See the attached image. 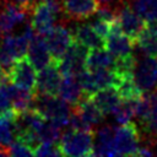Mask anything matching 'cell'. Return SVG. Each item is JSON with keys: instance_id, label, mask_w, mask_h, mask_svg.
<instances>
[{"instance_id": "1", "label": "cell", "mask_w": 157, "mask_h": 157, "mask_svg": "<svg viewBox=\"0 0 157 157\" xmlns=\"http://www.w3.org/2000/svg\"><path fill=\"white\" fill-rule=\"evenodd\" d=\"M58 147L61 152V156H93L94 130L80 131L70 128L64 134H61Z\"/></svg>"}, {"instance_id": "2", "label": "cell", "mask_w": 157, "mask_h": 157, "mask_svg": "<svg viewBox=\"0 0 157 157\" xmlns=\"http://www.w3.org/2000/svg\"><path fill=\"white\" fill-rule=\"evenodd\" d=\"M33 108H36L48 120L53 121L60 128H64L69 124L71 109L69 103L63 98H58L56 96L50 94L36 93Z\"/></svg>"}, {"instance_id": "3", "label": "cell", "mask_w": 157, "mask_h": 157, "mask_svg": "<svg viewBox=\"0 0 157 157\" xmlns=\"http://www.w3.org/2000/svg\"><path fill=\"white\" fill-rule=\"evenodd\" d=\"M61 13L63 10L59 0L38 1L31 12L29 23L37 33L45 36L56 25L58 17Z\"/></svg>"}, {"instance_id": "4", "label": "cell", "mask_w": 157, "mask_h": 157, "mask_svg": "<svg viewBox=\"0 0 157 157\" xmlns=\"http://www.w3.org/2000/svg\"><path fill=\"white\" fill-rule=\"evenodd\" d=\"M141 134L135 123L128 121L115 129L114 148L118 156H137Z\"/></svg>"}, {"instance_id": "5", "label": "cell", "mask_w": 157, "mask_h": 157, "mask_svg": "<svg viewBox=\"0 0 157 157\" xmlns=\"http://www.w3.org/2000/svg\"><path fill=\"white\" fill-rule=\"evenodd\" d=\"M1 78H6L10 82L28 90L36 92L37 86V69L31 63V60L26 56L18 58L13 61L9 71L4 72V76Z\"/></svg>"}, {"instance_id": "6", "label": "cell", "mask_w": 157, "mask_h": 157, "mask_svg": "<svg viewBox=\"0 0 157 157\" xmlns=\"http://www.w3.org/2000/svg\"><path fill=\"white\" fill-rule=\"evenodd\" d=\"M29 39L22 33L20 36H4L0 43V63L2 65L4 72L9 71L11 65L18 58L26 56L28 52Z\"/></svg>"}, {"instance_id": "7", "label": "cell", "mask_w": 157, "mask_h": 157, "mask_svg": "<svg viewBox=\"0 0 157 157\" xmlns=\"http://www.w3.org/2000/svg\"><path fill=\"white\" fill-rule=\"evenodd\" d=\"M87 53L88 49L85 45L74 40L65 54L60 58V60L56 61L61 75H77L78 72L85 70Z\"/></svg>"}, {"instance_id": "8", "label": "cell", "mask_w": 157, "mask_h": 157, "mask_svg": "<svg viewBox=\"0 0 157 157\" xmlns=\"http://www.w3.org/2000/svg\"><path fill=\"white\" fill-rule=\"evenodd\" d=\"M132 75L137 87L144 93L153 90L157 85V58L147 55L139 61L136 60Z\"/></svg>"}, {"instance_id": "9", "label": "cell", "mask_w": 157, "mask_h": 157, "mask_svg": "<svg viewBox=\"0 0 157 157\" xmlns=\"http://www.w3.org/2000/svg\"><path fill=\"white\" fill-rule=\"evenodd\" d=\"M135 44V40L123 32L118 21L112 23L110 32L104 39V48L110 54H113L115 58H125L132 55V47Z\"/></svg>"}, {"instance_id": "10", "label": "cell", "mask_w": 157, "mask_h": 157, "mask_svg": "<svg viewBox=\"0 0 157 157\" xmlns=\"http://www.w3.org/2000/svg\"><path fill=\"white\" fill-rule=\"evenodd\" d=\"M118 7V17L117 21L119 26L121 27L123 32L128 34L130 38H132L136 43V39L141 31L146 26V20L142 18L139 13H136L132 7L128 4V1H123L117 5Z\"/></svg>"}, {"instance_id": "11", "label": "cell", "mask_w": 157, "mask_h": 157, "mask_svg": "<svg viewBox=\"0 0 157 157\" xmlns=\"http://www.w3.org/2000/svg\"><path fill=\"white\" fill-rule=\"evenodd\" d=\"M45 39L54 61H59L74 42L72 32L63 23H56L53 29L45 34Z\"/></svg>"}, {"instance_id": "12", "label": "cell", "mask_w": 157, "mask_h": 157, "mask_svg": "<svg viewBox=\"0 0 157 157\" xmlns=\"http://www.w3.org/2000/svg\"><path fill=\"white\" fill-rule=\"evenodd\" d=\"M63 15L74 21H83L98 11L99 0H59Z\"/></svg>"}, {"instance_id": "13", "label": "cell", "mask_w": 157, "mask_h": 157, "mask_svg": "<svg viewBox=\"0 0 157 157\" xmlns=\"http://www.w3.org/2000/svg\"><path fill=\"white\" fill-rule=\"evenodd\" d=\"M61 72L59 70L58 63L52 61L45 67L39 70V74L37 75V86H36V93L40 94H50L56 96L59 94V87L61 82Z\"/></svg>"}, {"instance_id": "14", "label": "cell", "mask_w": 157, "mask_h": 157, "mask_svg": "<svg viewBox=\"0 0 157 157\" xmlns=\"http://www.w3.org/2000/svg\"><path fill=\"white\" fill-rule=\"evenodd\" d=\"M27 53H28V59L37 70H42L53 61V56L47 44V39L43 37V34L39 33L34 34V37L29 40Z\"/></svg>"}, {"instance_id": "15", "label": "cell", "mask_w": 157, "mask_h": 157, "mask_svg": "<svg viewBox=\"0 0 157 157\" xmlns=\"http://www.w3.org/2000/svg\"><path fill=\"white\" fill-rule=\"evenodd\" d=\"M115 129L110 125H103L94 134L93 156H118L114 148Z\"/></svg>"}, {"instance_id": "16", "label": "cell", "mask_w": 157, "mask_h": 157, "mask_svg": "<svg viewBox=\"0 0 157 157\" xmlns=\"http://www.w3.org/2000/svg\"><path fill=\"white\" fill-rule=\"evenodd\" d=\"M71 32H72L74 40L85 45L87 49H94V48H103L104 47V39L97 34V32L93 29L91 23L76 25L74 27V29H71Z\"/></svg>"}, {"instance_id": "17", "label": "cell", "mask_w": 157, "mask_h": 157, "mask_svg": "<svg viewBox=\"0 0 157 157\" xmlns=\"http://www.w3.org/2000/svg\"><path fill=\"white\" fill-rule=\"evenodd\" d=\"M59 94L64 101H66L71 105L77 104L82 98L87 97L83 93L82 87H81L76 75H64L63 76L60 87H59Z\"/></svg>"}, {"instance_id": "18", "label": "cell", "mask_w": 157, "mask_h": 157, "mask_svg": "<svg viewBox=\"0 0 157 157\" xmlns=\"http://www.w3.org/2000/svg\"><path fill=\"white\" fill-rule=\"evenodd\" d=\"M72 110L76 112L86 123H88L91 126L98 125L103 121L104 113L97 107V104L92 101L91 97L82 98L77 104L72 105Z\"/></svg>"}, {"instance_id": "19", "label": "cell", "mask_w": 157, "mask_h": 157, "mask_svg": "<svg viewBox=\"0 0 157 157\" xmlns=\"http://www.w3.org/2000/svg\"><path fill=\"white\" fill-rule=\"evenodd\" d=\"M115 56L110 54L107 49L94 48L88 49L86 56V69L90 71H94L98 69H114L115 67Z\"/></svg>"}, {"instance_id": "20", "label": "cell", "mask_w": 157, "mask_h": 157, "mask_svg": "<svg viewBox=\"0 0 157 157\" xmlns=\"http://www.w3.org/2000/svg\"><path fill=\"white\" fill-rule=\"evenodd\" d=\"M136 44L146 55L157 58V20L146 23L136 39Z\"/></svg>"}, {"instance_id": "21", "label": "cell", "mask_w": 157, "mask_h": 157, "mask_svg": "<svg viewBox=\"0 0 157 157\" xmlns=\"http://www.w3.org/2000/svg\"><path fill=\"white\" fill-rule=\"evenodd\" d=\"M91 98L104 114L113 113V110L117 108V105L121 101V97L117 87L114 86L98 90L93 96H91Z\"/></svg>"}, {"instance_id": "22", "label": "cell", "mask_w": 157, "mask_h": 157, "mask_svg": "<svg viewBox=\"0 0 157 157\" xmlns=\"http://www.w3.org/2000/svg\"><path fill=\"white\" fill-rule=\"evenodd\" d=\"M128 4L146 21L157 20V0H130Z\"/></svg>"}, {"instance_id": "23", "label": "cell", "mask_w": 157, "mask_h": 157, "mask_svg": "<svg viewBox=\"0 0 157 157\" xmlns=\"http://www.w3.org/2000/svg\"><path fill=\"white\" fill-rule=\"evenodd\" d=\"M139 99V98H137ZM137 99H121L117 108L113 110L114 119L118 124H125L130 121V119L135 115L136 110V101Z\"/></svg>"}, {"instance_id": "24", "label": "cell", "mask_w": 157, "mask_h": 157, "mask_svg": "<svg viewBox=\"0 0 157 157\" xmlns=\"http://www.w3.org/2000/svg\"><path fill=\"white\" fill-rule=\"evenodd\" d=\"M150 99H151V113L146 119V121L141 124V128L146 135L157 136V90L150 93Z\"/></svg>"}, {"instance_id": "25", "label": "cell", "mask_w": 157, "mask_h": 157, "mask_svg": "<svg viewBox=\"0 0 157 157\" xmlns=\"http://www.w3.org/2000/svg\"><path fill=\"white\" fill-rule=\"evenodd\" d=\"M33 156H61L58 144L40 142L33 151Z\"/></svg>"}, {"instance_id": "26", "label": "cell", "mask_w": 157, "mask_h": 157, "mask_svg": "<svg viewBox=\"0 0 157 157\" xmlns=\"http://www.w3.org/2000/svg\"><path fill=\"white\" fill-rule=\"evenodd\" d=\"M9 153L10 156H32L33 150L26 144L15 140L9 145Z\"/></svg>"}, {"instance_id": "27", "label": "cell", "mask_w": 157, "mask_h": 157, "mask_svg": "<svg viewBox=\"0 0 157 157\" xmlns=\"http://www.w3.org/2000/svg\"><path fill=\"white\" fill-rule=\"evenodd\" d=\"M70 128L74 130H80V131H91L93 130V126H91L88 123H86L76 112H74L71 109V114H70V120H69Z\"/></svg>"}, {"instance_id": "28", "label": "cell", "mask_w": 157, "mask_h": 157, "mask_svg": "<svg viewBox=\"0 0 157 157\" xmlns=\"http://www.w3.org/2000/svg\"><path fill=\"white\" fill-rule=\"evenodd\" d=\"M91 25H92L93 29L97 32V34L101 36L103 39H105V38L108 37V34H109V32H110V26H112L109 22H105V21H103V20L97 18V20H94Z\"/></svg>"}, {"instance_id": "29", "label": "cell", "mask_w": 157, "mask_h": 157, "mask_svg": "<svg viewBox=\"0 0 157 157\" xmlns=\"http://www.w3.org/2000/svg\"><path fill=\"white\" fill-rule=\"evenodd\" d=\"M11 107H12V104H11L10 96H9L7 91H6V87L1 82V86H0V114H2L4 112H6Z\"/></svg>"}, {"instance_id": "30", "label": "cell", "mask_w": 157, "mask_h": 157, "mask_svg": "<svg viewBox=\"0 0 157 157\" xmlns=\"http://www.w3.org/2000/svg\"><path fill=\"white\" fill-rule=\"evenodd\" d=\"M12 1L16 2L17 5L22 6L23 9H26V10L29 11V12H32L33 7H34L36 4L38 2V0H12Z\"/></svg>"}, {"instance_id": "31", "label": "cell", "mask_w": 157, "mask_h": 157, "mask_svg": "<svg viewBox=\"0 0 157 157\" xmlns=\"http://www.w3.org/2000/svg\"><path fill=\"white\" fill-rule=\"evenodd\" d=\"M99 1H102V2H104V4H112V2L115 1V5H118V4L123 2V1H126V0H99Z\"/></svg>"}, {"instance_id": "32", "label": "cell", "mask_w": 157, "mask_h": 157, "mask_svg": "<svg viewBox=\"0 0 157 157\" xmlns=\"http://www.w3.org/2000/svg\"><path fill=\"white\" fill-rule=\"evenodd\" d=\"M4 76V69H2V65H1V63H0V78Z\"/></svg>"}, {"instance_id": "33", "label": "cell", "mask_w": 157, "mask_h": 157, "mask_svg": "<svg viewBox=\"0 0 157 157\" xmlns=\"http://www.w3.org/2000/svg\"><path fill=\"white\" fill-rule=\"evenodd\" d=\"M4 37V33H2V28H1V23H0V39Z\"/></svg>"}, {"instance_id": "34", "label": "cell", "mask_w": 157, "mask_h": 157, "mask_svg": "<svg viewBox=\"0 0 157 157\" xmlns=\"http://www.w3.org/2000/svg\"><path fill=\"white\" fill-rule=\"evenodd\" d=\"M0 86H1V78H0Z\"/></svg>"}, {"instance_id": "35", "label": "cell", "mask_w": 157, "mask_h": 157, "mask_svg": "<svg viewBox=\"0 0 157 157\" xmlns=\"http://www.w3.org/2000/svg\"><path fill=\"white\" fill-rule=\"evenodd\" d=\"M0 1H6V0H0Z\"/></svg>"}]
</instances>
